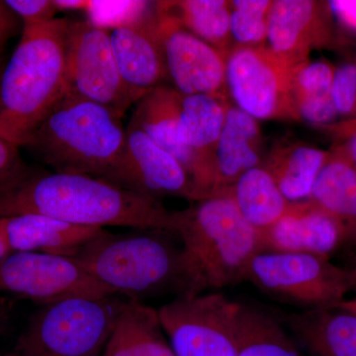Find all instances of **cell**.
<instances>
[{"label":"cell","instance_id":"obj_24","mask_svg":"<svg viewBox=\"0 0 356 356\" xmlns=\"http://www.w3.org/2000/svg\"><path fill=\"white\" fill-rule=\"evenodd\" d=\"M236 302V356H301L298 343L280 316L252 303Z\"/></svg>","mask_w":356,"mask_h":356},{"label":"cell","instance_id":"obj_3","mask_svg":"<svg viewBox=\"0 0 356 356\" xmlns=\"http://www.w3.org/2000/svg\"><path fill=\"white\" fill-rule=\"evenodd\" d=\"M70 20L23 28L0 79V136L26 147L65 92Z\"/></svg>","mask_w":356,"mask_h":356},{"label":"cell","instance_id":"obj_20","mask_svg":"<svg viewBox=\"0 0 356 356\" xmlns=\"http://www.w3.org/2000/svg\"><path fill=\"white\" fill-rule=\"evenodd\" d=\"M298 346L312 356H356V316L339 308L280 316Z\"/></svg>","mask_w":356,"mask_h":356},{"label":"cell","instance_id":"obj_9","mask_svg":"<svg viewBox=\"0 0 356 356\" xmlns=\"http://www.w3.org/2000/svg\"><path fill=\"white\" fill-rule=\"evenodd\" d=\"M236 300L221 291L177 297L158 309L177 356H236Z\"/></svg>","mask_w":356,"mask_h":356},{"label":"cell","instance_id":"obj_8","mask_svg":"<svg viewBox=\"0 0 356 356\" xmlns=\"http://www.w3.org/2000/svg\"><path fill=\"white\" fill-rule=\"evenodd\" d=\"M294 69L266 44L234 46L227 56L229 99L257 121H299L292 96Z\"/></svg>","mask_w":356,"mask_h":356},{"label":"cell","instance_id":"obj_38","mask_svg":"<svg viewBox=\"0 0 356 356\" xmlns=\"http://www.w3.org/2000/svg\"><path fill=\"white\" fill-rule=\"evenodd\" d=\"M343 145L346 146L348 156H350L353 165H355L356 168V133L348 136V138H346V139H344Z\"/></svg>","mask_w":356,"mask_h":356},{"label":"cell","instance_id":"obj_1","mask_svg":"<svg viewBox=\"0 0 356 356\" xmlns=\"http://www.w3.org/2000/svg\"><path fill=\"white\" fill-rule=\"evenodd\" d=\"M40 214L79 226L175 232V212L161 200L102 178L27 168L0 187V218Z\"/></svg>","mask_w":356,"mask_h":356},{"label":"cell","instance_id":"obj_22","mask_svg":"<svg viewBox=\"0 0 356 356\" xmlns=\"http://www.w3.org/2000/svg\"><path fill=\"white\" fill-rule=\"evenodd\" d=\"M100 356H177L159 312L139 300L127 299Z\"/></svg>","mask_w":356,"mask_h":356},{"label":"cell","instance_id":"obj_28","mask_svg":"<svg viewBox=\"0 0 356 356\" xmlns=\"http://www.w3.org/2000/svg\"><path fill=\"white\" fill-rule=\"evenodd\" d=\"M273 0L229 1V32L234 46H266Z\"/></svg>","mask_w":356,"mask_h":356},{"label":"cell","instance_id":"obj_5","mask_svg":"<svg viewBox=\"0 0 356 356\" xmlns=\"http://www.w3.org/2000/svg\"><path fill=\"white\" fill-rule=\"evenodd\" d=\"M175 233L195 268L204 291H221L245 282L259 252V233L233 199L218 195L175 212Z\"/></svg>","mask_w":356,"mask_h":356},{"label":"cell","instance_id":"obj_33","mask_svg":"<svg viewBox=\"0 0 356 356\" xmlns=\"http://www.w3.org/2000/svg\"><path fill=\"white\" fill-rule=\"evenodd\" d=\"M334 18L343 27L356 32V1L355 0H334L329 1Z\"/></svg>","mask_w":356,"mask_h":356},{"label":"cell","instance_id":"obj_32","mask_svg":"<svg viewBox=\"0 0 356 356\" xmlns=\"http://www.w3.org/2000/svg\"><path fill=\"white\" fill-rule=\"evenodd\" d=\"M27 170L21 159L18 147L0 136V187L19 177Z\"/></svg>","mask_w":356,"mask_h":356},{"label":"cell","instance_id":"obj_17","mask_svg":"<svg viewBox=\"0 0 356 356\" xmlns=\"http://www.w3.org/2000/svg\"><path fill=\"white\" fill-rule=\"evenodd\" d=\"M179 102L180 93L172 86L163 84L140 98L130 123L179 161L191 177L200 201L211 197L212 188L202 165L178 140Z\"/></svg>","mask_w":356,"mask_h":356},{"label":"cell","instance_id":"obj_26","mask_svg":"<svg viewBox=\"0 0 356 356\" xmlns=\"http://www.w3.org/2000/svg\"><path fill=\"white\" fill-rule=\"evenodd\" d=\"M218 195L233 199L241 214L259 233L280 221L295 204L283 195L273 177L262 165L243 173L235 184Z\"/></svg>","mask_w":356,"mask_h":356},{"label":"cell","instance_id":"obj_10","mask_svg":"<svg viewBox=\"0 0 356 356\" xmlns=\"http://www.w3.org/2000/svg\"><path fill=\"white\" fill-rule=\"evenodd\" d=\"M65 91L122 115L135 103L117 67L108 28L70 20Z\"/></svg>","mask_w":356,"mask_h":356},{"label":"cell","instance_id":"obj_43","mask_svg":"<svg viewBox=\"0 0 356 356\" xmlns=\"http://www.w3.org/2000/svg\"><path fill=\"white\" fill-rule=\"evenodd\" d=\"M6 356H17L15 355V353H13V351H11V353H6Z\"/></svg>","mask_w":356,"mask_h":356},{"label":"cell","instance_id":"obj_2","mask_svg":"<svg viewBox=\"0 0 356 356\" xmlns=\"http://www.w3.org/2000/svg\"><path fill=\"white\" fill-rule=\"evenodd\" d=\"M99 282L126 299L202 294V284L175 232L104 229L72 257Z\"/></svg>","mask_w":356,"mask_h":356},{"label":"cell","instance_id":"obj_23","mask_svg":"<svg viewBox=\"0 0 356 356\" xmlns=\"http://www.w3.org/2000/svg\"><path fill=\"white\" fill-rule=\"evenodd\" d=\"M309 200L343 225L348 242L356 240V168L343 144L329 151Z\"/></svg>","mask_w":356,"mask_h":356},{"label":"cell","instance_id":"obj_37","mask_svg":"<svg viewBox=\"0 0 356 356\" xmlns=\"http://www.w3.org/2000/svg\"><path fill=\"white\" fill-rule=\"evenodd\" d=\"M56 6L58 7V10L63 9H88L90 6V1H83V0H54Z\"/></svg>","mask_w":356,"mask_h":356},{"label":"cell","instance_id":"obj_7","mask_svg":"<svg viewBox=\"0 0 356 356\" xmlns=\"http://www.w3.org/2000/svg\"><path fill=\"white\" fill-rule=\"evenodd\" d=\"M245 281L303 310L337 308L351 291L346 268L329 257L309 254L259 252L248 266Z\"/></svg>","mask_w":356,"mask_h":356},{"label":"cell","instance_id":"obj_41","mask_svg":"<svg viewBox=\"0 0 356 356\" xmlns=\"http://www.w3.org/2000/svg\"><path fill=\"white\" fill-rule=\"evenodd\" d=\"M11 252L9 250L8 247H7L6 243L3 242L1 236H0V261L3 259L4 257H7V255L10 254Z\"/></svg>","mask_w":356,"mask_h":356},{"label":"cell","instance_id":"obj_30","mask_svg":"<svg viewBox=\"0 0 356 356\" xmlns=\"http://www.w3.org/2000/svg\"><path fill=\"white\" fill-rule=\"evenodd\" d=\"M332 97L339 116L346 120L356 119V67L344 64L336 69L332 86Z\"/></svg>","mask_w":356,"mask_h":356},{"label":"cell","instance_id":"obj_21","mask_svg":"<svg viewBox=\"0 0 356 356\" xmlns=\"http://www.w3.org/2000/svg\"><path fill=\"white\" fill-rule=\"evenodd\" d=\"M229 104L228 100L214 96L180 93L178 140L202 165L212 188L211 197L216 191L212 154L222 132Z\"/></svg>","mask_w":356,"mask_h":356},{"label":"cell","instance_id":"obj_25","mask_svg":"<svg viewBox=\"0 0 356 356\" xmlns=\"http://www.w3.org/2000/svg\"><path fill=\"white\" fill-rule=\"evenodd\" d=\"M329 152L302 142L277 143L262 161L283 195L290 202L309 200Z\"/></svg>","mask_w":356,"mask_h":356},{"label":"cell","instance_id":"obj_44","mask_svg":"<svg viewBox=\"0 0 356 356\" xmlns=\"http://www.w3.org/2000/svg\"><path fill=\"white\" fill-rule=\"evenodd\" d=\"M1 356H6V355H1Z\"/></svg>","mask_w":356,"mask_h":356},{"label":"cell","instance_id":"obj_15","mask_svg":"<svg viewBox=\"0 0 356 356\" xmlns=\"http://www.w3.org/2000/svg\"><path fill=\"white\" fill-rule=\"evenodd\" d=\"M266 42L273 53L294 67L308 62L314 49L334 46V15L329 1L274 0Z\"/></svg>","mask_w":356,"mask_h":356},{"label":"cell","instance_id":"obj_6","mask_svg":"<svg viewBox=\"0 0 356 356\" xmlns=\"http://www.w3.org/2000/svg\"><path fill=\"white\" fill-rule=\"evenodd\" d=\"M126 300L74 297L43 305L18 337L17 356H100Z\"/></svg>","mask_w":356,"mask_h":356},{"label":"cell","instance_id":"obj_40","mask_svg":"<svg viewBox=\"0 0 356 356\" xmlns=\"http://www.w3.org/2000/svg\"><path fill=\"white\" fill-rule=\"evenodd\" d=\"M337 308L348 312V313L353 314V315L356 316V298L343 300Z\"/></svg>","mask_w":356,"mask_h":356},{"label":"cell","instance_id":"obj_19","mask_svg":"<svg viewBox=\"0 0 356 356\" xmlns=\"http://www.w3.org/2000/svg\"><path fill=\"white\" fill-rule=\"evenodd\" d=\"M261 165V130L257 120L229 104L212 154L214 196L229 188L248 170Z\"/></svg>","mask_w":356,"mask_h":356},{"label":"cell","instance_id":"obj_35","mask_svg":"<svg viewBox=\"0 0 356 356\" xmlns=\"http://www.w3.org/2000/svg\"><path fill=\"white\" fill-rule=\"evenodd\" d=\"M332 135L337 136L339 139H346L348 136L356 133V119L355 120H346L341 123H334L332 125L322 127Z\"/></svg>","mask_w":356,"mask_h":356},{"label":"cell","instance_id":"obj_27","mask_svg":"<svg viewBox=\"0 0 356 356\" xmlns=\"http://www.w3.org/2000/svg\"><path fill=\"white\" fill-rule=\"evenodd\" d=\"M158 11L192 34L228 55L234 47L229 32V1L180 0L156 1Z\"/></svg>","mask_w":356,"mask_h":356},{"label":"cell","instance_id":"obj_34","mask_svg":"<svg viewBox=\"0 0 356 356\" xmlns=\"http://www.w3.org/2000/svg\"><path fill=\"white\" fill-rule=\"evenodd\" d=\"M20 20L9 8L6 1L0 0V51L9 39L18 31Z\"/></svg>","mask_w":356,"mask_h":356},{"label":"cell","instance_id":"obj_4","mask_svg":"<svg viewBox=\"0 0 356 356\" xmlns=\"http://www.w3.org/2000/svg\"><path fill=\"white\" fill-rule=\"evenodd\" d=\"M122 116L65 91L26 147L53 172L105 179L125 145Z\"/></svg>","mask_w":356,"mask_h":356},{"label":"cell","instance_id":"obj_39","mask_svg":"<svg viewBox=\"0 0 356 356\" xmlns=\"http://www.w3.org/2000/svg\"><path fill=\"white\" fill-rule=\"evenodd\" d=\"M350 280V289L356 291V257L351 262L350 266L346 267Z\"/></svg>","mask_w":356,"mask_h":356},{"label":"cell","instance_id":"obj_45","mask_svg":"<svg viewBox=\"0 0 356 356\" xmlns=\"http://www.w3.org/2000/svg\"><path fill=\"white\" fill-rule=\"evenodd\" d=\"M355 67H356V63H355Z\"/></svg>","mask_w":356,"mask_h":356},{"label":"cell","instance_id":"obj_14","mask_svg":"<svg viewBox=\"0 0 356 356\" xmlns=\"http://www.w3.org/2000/svg\"><path fill=\"white\" fill-rule=\"evenodd\" d=\"M115 60L135 103L168 79L156 2L127 22L110 28Z\"/></svg>","mask_w":356,"mask_h":356},{"label":"cell","instance_id":"obj_12","mask_svg":"<svg viewBox=\"0 0 356 356\" xmlns=\"http://www.w3.org/2000/svg\"><path fill=\"white\" fill-rule=\"evenodd\" d=\"M104 180L158 200L173 197L199 201L184 166L132 123L126 129L120 159Z\"/></svg>","mask_w":356,"mask_h":356},{"label":"cell","instance_id":"obj_11","mask_svg":"<svg viewBox=\"0 0 356 356\" xmlns=\"http://www.w3.org/2000/svg\"><path fill=\"white\" fill-rule=\"evenodd\" d=\"M0 291L48 305L74 297L117 295L72 257L11 252L0 261Z\"/></svg>","mask_w":356,"mask_h":356},{"label":"cell","instance_id":"obj_16","mask_svg":"<svg viewBox=\"0 0 356 356\" xmlns=\"http://www.w3.org/2000/svg\"><path fill=\"white\" fill-rule=\"evenodd\" d=\"M346 242L348 236L343 225L310 200L295 203L280 221L259 232V252H293L329 257Z\"/></svg>","mask_w":356,"mask_h":356},{"label":"cell","instance_id":"obj_29","mask_svg":"<svg viewBox=\"0 0 356 356\" xmlns=\"http://www.w3.org/2000/svg\"><path fill=\"white\" fill-rule=\"evenodd\" d=\"M336 67L327 60H315L296 65L293 70V102L332 97ZM296 109V108H295ZM297 112V111H296Z\"/></svg>","mask_w":356,"mask_h":356},{"label":"cell","instance_id":"obj_13","mask_svg":"<svg viewBox=\"0 0 356 356\" xmlns=\"http://www.w3.org/2000/svg\"><path fill=\"white\" fill-rule=\"evenodd\" d=\"M156 14L166 72L172 88L181 95H206L228 100V55L159 13L158 9Z\"/></svg>","mask_w":356,"mask_h":356},{"label":"cell","instance_id":"obj_42","mask_svg":"<svg viewBox=\"0 0 356 356\" xmlns=\"http://www.w3.org/2000/svg\"><path fill=\"white\" fill-rule=\"evenodd\" d=\"M3 70H4L3 65H2L1 60H0V79H1L2 72H3Z\"/></svg>","mask_w":356,"mask_h":356},{"label":"cell","instance_id":"obj_18","mask_svg":"<svg viewBox=\"0 0 356 356\" xmlns=\"http://www.w3.org/2000/svg\"><path fill=\"white\" fill-rule=\"evenodd\" d=\"M104 229L40 214L0 218V236L11 252H44L72 257Z\"/></svg>","mask_w":356,"mask_h":356},{"label":"cell","instance_id":"obj_31","mask_svg":"<svg viewBox=\"0 0 356 356\" xmlns=\"http://www.w3.org/2000/svg\"><path fill=\"white\" fill-rule=\"evenodd\" d=\"M6 3L19 18L23 28L50 22L60 11L54 0H6Z\"/></svg>","mask_w":356,"mask_h":356},{"label":"cell","instance_id":"obj_36","mask_svg":"<svg viewBox=\"0 0 356 356\" xmlns=\"http://www.w3.org/2000/svg\"><path fill=\"white\" fill-rule=\"evenodd\" d=\"M14 310L13 301L0 299V337L6 334L13 320Z\"/></svg>","mask_w":356,"mask_h":356}]
</instances>
